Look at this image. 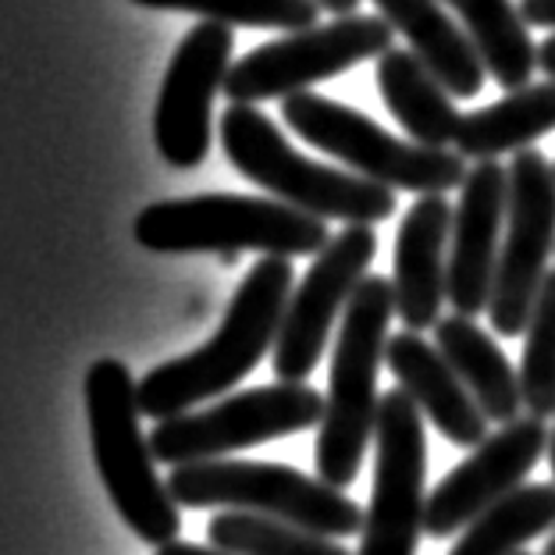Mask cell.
<instances>
[{"label":"cell","mask_w":555,"mask_h":555,"mask_svg":"<svg viewBox=\"0 0 555 555\" xmlns=\"http://www.w3.org/2000/svg\"><path fill=\"white\" fill-rule=\"evenodd\" d=\"M135 243L150 254H238L257 249L263 257H318L332 243L321 218L302 214L282 199L207 193L164 199L139 210L132 224Z\"/></svg>","instance_id":"obj_3"},{"label":"cell","mask_w":555,"mask_h":555,"mask_svg":"<svg viewBox=\"0 0 555 555\" xmlns=\"http://www.w3.org/2000/svg\"><path fill=\"white\" fill-rule=\"evenodd\" d=\"M449 235L452 207L441 193L421 196L406 210L396 232L392 257V288L396 313L406 332H427L441 321L446 302V271H449Z\"/></svg>","instance_id":"obj_16"},{"label":"cell","mask_w":555,"mask_h":555,"mask_svg":"<svg viewBox=\"0 0 555 555\" xmlns=\"http://www.w3.org/2000/svg\"><path fill=\"white\" fill-rule=\"evenodd\" d=\"M555 527V485H524L460 534L449 555H516Z\"/></svg>","instance_id":"obj_23"},{"label":"cell","mask_w":555,"mask_h":555,"mask_svg":"<svg viewBox=\"0 0 555 555\" xmlns=\"http://www.w3.org/2000/svg\"><path fill=\"white\" fill-rule=\"evenodd\" d=\"M552 168H555V164H552Z\"/></svg>","instance_id":"obj_34"},{"label":"cell","mask_w":555,"mask_h":555,"mask_svg":"<svg viewBox=\"0 0 555 555\" xmlns=\"http://www.w3.org/2000/svg\"><path fill=\"white\" fill-rule=\"evenodd\" d=\"M385 363L396 374L399 388L413 399V406L431 421L446 441L460 449H477L488 438V416L477 399L466 392L460 374L449 367L438 346H431L421 332L388 335Z\"/></svg>","instance_id":"obj_17"},{"label":"cell","mask_w":555,"mask_h":555,"mask_svg":"<svg viewBox=\"0 0 555 555\" xmlns=\"http://www.w3.org/2000/svg\"><path fill=\"white\" fill-rule=\"evenodd\" d=\"M548 132H555V79L531 82L463 115L452 146L463 160H495L502 154H520Z\"/></svg>","instance_id":"obj_21"},{"label":"cell","mask_w":555,"mask_h":555,"mask_svg":"<svg viewBox=\"0 0 555 555\" xmlns=\"http://www.w3.org/2000/svg\"><path fill=\"white\" fill-rule=\"evenodd\" d=\"M548 446L552 431L538 416H516L513 424H502L435 485L427 495L424 531L431 538H452L466 531L499 499L524 488L527 474L534 470Z\"/></svg>","instance_id":"obj_14"},{"label":"cell","mask_w":555,"mask_h":555,"mask_svg":"<svg viewBox=\"0 0 555 555\" xmlns=\"http://www.w3.org/2000/svg\"><path fill=\"white\" fill-rule=\"evenodd\" d=\"M293 282L296 274L288 257H260L246 271L210 343L189 357L160 363L135 385L139 410L154 421H168L243 382L268 357V349H274L285 307L293 299Z\"/></svg>","instance_id":"obj_1"},{"label":"cell","mask_w":555,"mask_h":555,"mask_svg":"<svg viewBox=\"0 0 555 555\" xmlns=\"http://www.w3.org/2000/svg\"><path fill=\"white\" fill-rule=\"evenodd\" d=\"M377 257V235L371 224H346L332 235L310 271L302 274L293 299L285 307L282 327L274 338V374L278 382H307L324 357L338 313L349 307L357 285L367 278Z\"/></svg>","instance_id":"obj_12"},{"label":"cell","mask_w":555,"mask_h":555,"mask_svg":"<svg viewBox=\"0 0 555 555\" xmlns=\"http://www.w3.org/2000/svg\"><path fill=\"white\" fill-rule=\"evenodd\" d=\"M396 313L392 278L367 274L352 293L346 321L338 327L332 374H327L324 416L318 427L313 463L318 477L332 488H349L357 481L367 441L377 424V371L385 363L388 324Z\"/></svg>","instance_id":"obj_2"},{"label":"cell","mask_w":555,"mask_h":555,"mask_svg":"<svg viewBox=\"0 0 555 555\" xmlns=\"http://www.w3.org/2000/svg\"><path fill=\"white\" fill-rule=\"evenodd\" d=\"M516 555H527V552H516Z\"/></svg>","instance_id":"obj_33"},{"label":"cell","mask_w":555,"mask_h":555,"mask_svg":"<svg viewBox=\"0 0 555 555\" xmlns=\"http://www.w3.org/2000/svg\"><path fill=\"white\" fill-rule=\"evenodd\" d=\"M374 8L396 33L406 36L410 50L438 75V82L452 96L470 100L485 90V61L463 25L441 8V0H374Z\"/></svg>","instance_id":"obj_18"},{"label":"cell","mask_w":555,"mask_h":555,"mask_svg":"<svg viewBox=\"0 0 555 555\" xmlns=\"http://www.w3.org/2000/svg\"><path fill=\"white\" fill-rule=\"evenodd\" d=\"M168 491L179 506L189 509L229 506L296 524L324 538L363 534V509L343 488H332L321 477H310L285 463L207 460L175 466Z\"/></svg>","instance_id":"obj_6"},{"label":"cell","mask_w":555,"mask_h":555,"mask_svg":"<svg viewBox=\"0 0 555 555\" xmlns=\"http://www.w3.org/2000/svg\"><path fill=\"white\" fill-rule=\"evenodd\" d=\"M221 150L249 182L268 189L274 199L313 214L321 221L377 224L396 214V193L371 179L324 168L302 157L278 125L254 104H232L221 118Z\"/></svg>","instance_id":"obj_4"},{"label":"cell","mask_w":555,"mask_h":555,"mask_svg":"<svg viewBox=\"0 0 555 555\" xmlns=\"http://www.w3.org/2000/svg\"><path fill=\"white\" fill-rule=\"evenodd\" d=\"M377 93L385 107L402 125L413 143L449 146L460 132L463 115L452 104V93L438 82V75L424 65L413 50L392 47L377 57Z\"/></svg>","instance_id":"obj_19"},{"label":"cell","mask_w":555,"mask_h":555,"mask_svg":"<svg viewBox=\"0 0 555 555\" xmlns=\"http://www.w3.org/2000/svg\"><path fill=\"white\" fill-rule=\"evenodd\" d=\"M524 360H520V388L527 416L548 421L555 413V268L545 274L531 321L524 327Z\"/></svg>","instance_id":"obj_26"},{"label":"cell","mask_w":555,"mask_h":555,"mask_svg":"<svg viewBox=\"0 0 555 555\" xmlns=\"http://www.w3.org/2000/svg\"><path fill=\"white\" fill-rule=\"evenodd\" d=\"M548 460H552V474H555V431H552V446H548Z\"/></svg>","instance_id":"obj_31"},{"label":"cell","mask_w":555,"mask_h":555,"mask_svg":"<svg viewBox=\"0 0 555 555\" xmlns=\"http://www.w3.org/2000/svg\"><path fill=\"white\" fill-rule=\"evenodd\" d=\"M86 410H90L96 470L121 520L157 548L179 541V502L154 470V449L139 431L143 410L125 363L104 357L86 371Z\"/></svg>","instance_id":"obj_5"},{"label":"cell","mask_w":555,"mask_h":555,"mask_svg":"<svg viewBox=\"0 0 555 555\" xmlns=\"http://www.w3.org/2000/svg\"><path fill=\"white\" fill-rule=\"evenodd\" d=\"M435 346L449 367L460 374L466 392L477 399L491 424H513L516 413L524 410V388L520 374L513 371L506 352L499 349L495 338H488L485 327H477L474 318L452 313L435 324Z\"/></svg>","instance_id":"obj_20"},{"label":"cell","mask_w":555,"mask_h":555,"mask_svg":"<svg viewBox=\"0 0 555 555\" xmlns=\"http://www.w3.org/2000/svg\"><path fill=\"white\" fill-rule=\"evenodd\" d=\"M321 416L324 396H318V388L302 382H282L238 392L204 413L157 421L154 435H150V449H154L157 463L168 466L207 463L238 449L260 446V441L321 427Z\"/></svg>","instance_id":"obj_9"},{"label":"cell","mask_w":555,"mask_h":555,"mask_svg":"<svg viewBox=\"0 0 555 555\" xmlns=\"http://www.w3.org/2000/svg\"><path fill=\"white\" fill-rule=\"evenodd\" d=\"M538 68L545 72L548 79H555V33L538 47Z\"/></svg>","instance_id":"obj_30"},{"label":"cell","mask_w":555,"mask_h":555,"mask_svg":"<svg viewBox=\"0 0 555 555\" xmlns=\"http://www.w3.org/2000/svg\"><path fill=\"white\" fill-rule=\"evenodd\" d=\"M210 548L229 555H352L335 538L302 531L296 524L260 513H218L207 527Z\"/></svg>","instance_id":"obj_24"},{"label":"cell","mask_w":555,"mask_h":555,"mask_svg":"<svg viewBox=\"0 0 555 555\" xmlns=\"http://www.w3.org/2000/svg\"><path fill=\"white\" fill-rule=\"evenodd\" d=\"M555 254V168L534 146L509 160V204L488 321L499 335H524Z\"/></svg>","instance_id":"obj_10"},{"label":"cell","mask_w":555,"mask_h":555,"mask_svg":"<svg viewBox=\"0 0 555 555\" xmlns=\"http://www.w3.org/2000/svg\"><path fill=\"white\" fill-rule=\"evenodd\" d=\"M520 15L527 25L555 29V0H520Z\"/></svg>","instance_id":"obj_27"},{"label":"cell","mask_w":555,"mask_h":555,"mask_svg":"<svg viewBox=\"0 0 555 555\" xmlns=\"http://www.w3.org/2000/svg\"><path fill=\"white\" fill-rule=\"evenodd\" d=\"M321 11H327V15H335V18H343V15H357V8H360V0H313Z\"/></svg>","instance_id":"obj_29"},{"label":"cell","mask_w":555,"mask_h":555,"mask_svg":"<svg viewBox=\"0 0 555 555\" xmlns=\"http://www.w3.org/2000/svg\"><path fill=\"white\" fill-rule=\"evenodd\" d=\"M541 555H555V531H552V538H548V545H545V552Z\"/></svg>","instance_id":"obj_32"},{"label":"cell","mask_w":555,"mask_h":555,"mask_svg":"<svg viewBox=\"0 0 555 555\" xmlns=\"http://www.w3.org/2000/svg\"><path fill=\"white\" fill-rule=\"evenodd\" d=\"M154 11H189L204 22L243 25V29H282L299 33L318 25L321 8L313 0H132Z\"/></svg>","instance_id":"obj_25"},{"label":"cell","mask_w":555,"mask_h":555,"mask_svg":"<svg viewBox=\"0 0 555 555\" xmlns=\"http://www.w3.org/2000/svg\"><path fill=\"white\" fill-rule=\"evenodd\" d=\"M282 115L299 139L318 146L321 154L343 160L352 175L371 179L385 189L402 193H449L466 179L463 157L449 146H421L413 139H396L382 125L327 100L313 90H302L282 100Z\"/></svg>","instance_id":"obj_7"},{"label":"cell","mask_w":555,"mask_h":555,"mask_svg":"<svg viewBox=\"0 0 555 555\" xmlns=\"http://www.w3.org/2000/svg\"><path fill=\"white\" fill-rule=\"evenodd\" d=\"M157 555H229L221 548H204V545H189V541H168V545H160Z\"/></svg>","instance_id":"obj_28"},{"label":"cell","mask_w":555,"mask_h":555,"mask_svg":"<svg viewBox=\"0 0 555 555\" xmlns=\"http://www.w3.org/2000/svg\"><path fill=\"white\" fill-rule=\"evenodd\" d=\"M421 416L399 385L377 402L374 488L357 555H416L427 520V441Z\"/></svg>","instance_id":"obj_11"},{"label":"cell","mask_w":555,"mask_h":555,"mask_svg":"<svg viewBox=\"0 0 555 555\" xmlns=\"http://www.w3.org/2000/svg\"><path fill=\"white\" fill-rule=\"evenodd\" d=\"M506 204L509 168H502L499 160H477L460 185V207L452 210L446 271V299L463 318H477L491 302Z\"/></svg>","instance_id":"obj_15"},{"label":"cell","mask_w":555,"mask_h":555,"mask_svg":"<svg viewBox=\"0 0 555 555\" xmlns=\"http://www.w3.org/2000/svg\"><path fill=\"white\" fill-rule=\"evenodd\" d=\"M396 29L382 15H343L327 25L285 33L238 57L221 93L232 104H263L310 90L313 82L335 79L371 57L392 50Z\"/></svg>","instance_id":"obj_8"},{"label":"cell","mask_w":555,"mask_h":555,"mask_svg":"<svg viewBox=\"0 0 555 555\" xmlns=\"http://www.w3.org/2000/svg\"><path fill=\"white\" fill-rule=\"evenodd\" d=\"M232 54L235 33L221 22L193 25L175 50L154 111L157 150L171 168L189 171L204 164L210 150V107L232 72Z\"/></svg>","instance_id":"obj_13"},{"label":"cell","mask_w":555,"mask_h":555,"mask_svg":"<svg viewBox=\"0 0 555 555\" xmlns=\"http://www.w3.org/2000/svg\"><path fill=\"white\" fill-rule=\"evenodd\" d=\"M441 4L456 11L463 33L470 36L488 75L502 90L513 93L531 86V75L538 68V47L513 0H441Z\"/></svg>","instance_id":"obj_22"}]
</instances>
